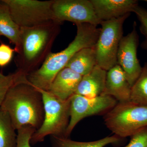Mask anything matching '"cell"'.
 <instances>
[{"instance_id":"6da1fadb","label":"cell","mask_w":147,"mask_h":147,"mask_svg":"<svg viewBox=\"0 0 147 147\" xmlns=\"http://www.w3.org/2000/svg\"><path fill=\"white\" fill-rule=\"evenodd\" d=\"M62 23L55 20L29 28H20V44L15 63L17 71L26 76L41 67L52 53Z\"/></svg>"},{"instance_id":"7a4b0ae2","label":"cell","mask_w":147,"mask_h":147,"mask_svg":"<svg viewBox=\"0 0 147 147\" xmlns=\"http://www.w3.org/2000/svg\"><path fill=\"white\" fill-rule=\"evenodd\" d=\"M76 25V36L68 46L60 52L51 53L39 69L27 76V80L35 88L48 91L57 74L74 55L83 48L95 45L100 28L89 24Z\"/></svg>"},{"instance_id":"3957f363","label":"cell","mask_w":147,"mask_h":147,"mask_svg":"<svg viewBox=\"0 0 147 147\" xmlns=\"http://www.w3.org/2000/svg\"><path fill=\"white\" fill-rule=\"evenodd\" d=\"M0 108L8 114L16 130L26 125L37 130L44 120L42 95L28 81L11 87Z\"/></svg>"},{"instance_id":"277c9868","label":"cell","mask_w":147,"mask_h":147,"mask_svg":"<svg viewBox=\"0 0 147 147\" xmlns=\"http://www.w3.org/2000/svg\"><path fill=\"white\" fill-rule=\"evenodd\" d=\"M36 88L42 95L44 117L41 126L32 135L30 143L42 142L48 135L65 137L70 119V98L61 100L49 92Z\"/></svg>"},{"instance_id":"5b68a950","label":"cell","mask_w":147,"mask_h":147,"mask_svg":"<svg viewBox=\"0 0 147 147\" xmlns=\"http://www.w3.org/2000/svg\"><path fill=\"white\" fill-rule=\"evenodd\" d=\"M105 125L120 138L131 137L147 127V106L131 102H118L104 116Z\"/></svg>"},{"instance_id":"8992f818","label":"cell","mask_w":147,"mask_h":147,"mask_svg":"<svg viewBox=\"0 0 147 147\" xmlns=\"http://www.w3.org/2000/svg\"><path fill=\"white\" fill-rule=\"evenodd\" d=\"M130 13L100 23L101 28L94 47L97 65L108 71L117 64V54L123 36V26Z\"/></svg>"},{"instance_id":"52a82bcc","label":"cell","mask_w":147,"mask_h":147,"mask_svg":"<svg viewBox=\"0 0 147 147\" xmlns=\"http://www.w3.org/2000/svg\"><path fill=\"white\" fill-rule=\"evenodd\" d=\"M8 7L11 15L20 28L36 26L55 20L53 0H2Z\"/></svg>"},{"instance_id":"ba28073f","label":"cell","mask_w":147,"mask_h":147,"mask_svg":"<svg viewBox=\"0 0 147 147\" xmlns=\"http://www.w3.org/2000/svg\"><path fill=\"white\" fill-rule=\"evenodd\" d=\"M115 98L105 95L90 98L74 94L70 98V119L65 134L68 138L79 122L85 118L105 115L117 103Z\"/></svg>"},{"instance_id":"9c48e42d","label":"cell","mask_w":147,"mask_h":147,"mask_svg":"<svg viewBox=\"0 0 147 147\" xmlns=\"http://www.w3.org/2000/svg\"><path fill=\"white\" fill-rule=\"evenodd\" d=\"M52 9L55 21L62 24L67 21L96 26L100 24L90 0H53Z\"/></svg>"},{"instance_id":"30bf717a","label":"cell","mask_w":147,"mask_h":147,"mask_svg":"<svg viewBox=\"0 0 147 147\" xmlns=\"http://www.w3.org/2000/svg\"><path fill=\"white\" fill-rule=\"evenodd\" d=\"M136 25L134 22L131 32L123 37L117 54V64L122 69L131 87L139 78L142 69L137 56L139 40Z\"/></svg>"},{"instance_id":"8fae6325","label":"cell","mask_w":147,"mask_h":147,"mask_svg":"<svg viewBox=\"0 0 147 147\" xmlns=\"http://www.w3.org/2000/svg\"><path fill=\"white\" fill-rule=\"evenodd\" d=\"M131 88L123 70L117 64L107 71L102 95L113 97L118 102H129L130 101Z\"/></svg>"},{"instance_id":"7c38bea8","label":"cell","mask_w":147,"mask_h":147,"mask_svg":"<svg viewBox=\"0 0 147 147\" xmlns=\"http://www.w3.org/2000/svg\"><path fill=\"white\" fill-rule=\"evenodd\" d=\"M100 23L133 12L138 5L137 0H90Z\"/></svg>"},{"instance_id":"4fadbf2b","label":"cell","mask_w":147,"mask_h":147,"mask_svg":"<svg viewBox=\"0 0 147 147\" xmlns=\"http://www.w3.org/2000/svg\"><path fill=\"white\" fill-rule=\"evenodd\" d=\"M82 76L65 67L57 74L48 92L61 100H67L76 94Z\"/></svg>"},{"instance_id":"5bb4252c","label":"cell","mask_w":147,"mask_h":147,"mask_svg":"<svg viewBox=\"0 0 147 147\" xmlns=\"http://www.w3.org/2000/svg\"><path fill=\"white\" fill-rule=\"evenodd\" d=\"M107 71L96 65L88 74L82 76L76 94L92 98L102 94L105 88Z\"/></svg>"},{"instance_id":"9a60e30c","label":"cell","mask_w":147,"mask_h":147,"mask_svg":"<svg viewBox=\"0 0 147 147\" xmlns=\"http://www.w3.org/2000/svg\"><path fill=\"white\" fill-rule=\"evenodd\" d=\"M97 65L94 47L83 48L77 52L69 61L65 67L84 76Z\"/></svg>"},{"instance_id":"2e32d148","label":"cell","mask_w":147,"mask_h":147,"mask_svg":"<svg viewBox=\"0 0 147 147\" xmlns=\"http://www.w3.org/2000/svg\"><path fill=\"white\" fill-rule=\"evenodd\" d=\"M0 34L15 46L16 53L20 44V28L13 21L7 6L0 1Z\"/></svg>"},{"instance_id":"e0dca14e","label":"cell","mask_w":147,"mask_h":147,"mask_svg":"<svg viewBox=\"0 0 147 147\" xmlns=\"http://www.w3.org/2000/svg\"><path fill=\"white\" fill-rule=\"evenodd\" d=\"M16 130L8 114L0 109V147H16Z\"/></svg>"},{"instance_id":"ac0fdd59","label":"cell","mask_w":147,"mask_h":147,"mask_svg":"<svg viewBox=\"0 0 147 147\" xmlns=\"http://www.w3.org/2000/svg\"><path fill=\"white\" fill-rule=\"evenodd\" d=\"M53 137L55 147H104L110 144L117 143L121 139L115 135L93 142H80L65 137Z\"/></svg>"},{"instance_id":"d6986e66","label":"cell","mask_w":147,"mask_h":147,"mask_svg":"<svg viewBox=\"0 0 147 147\" xmlns=\"http://www.w3.org/2000/svg\"><path fill=\"white\" fill-rule=\"evenodd\" d=\"M130 101L147 106V63L142 67L140 76L131 87Z\"/></svg>"},{"instance_id":"ffe728a7","label":"cell","mask_w":147,"mask_h":147,"mask_svg":"<svg viewBox=\"0 0 147 147\" xmlns=\"http://www.w3.org/2000/svg\"><path fill=\"white\" fill-rule=\"evenodd\" d=\"M27 81V76L17 70L7 75L0 72V106L11 87L15 84Z\"/></svg>"},{"instance_id":"44dd1931","label":"cell","mask_w":147,"mask_h":147,"mask_svg":"<svg viewBox=\"0 0 147 147\" xmlns=\"http://www.w3.org/2000/svg\"><path fill=\"white\" fill-rule=\"evenodd\" d=\"M36 129L32 127L26 125L17 130L16 147H31L30 140L32 135Z\"/></svg>"},{"instance_id":"7402d4cb","label":"cell","mask_w":147,"mask_h":147,"mask_svg":"<svg viewBox=\"0 0 147 147\" xmlns=\"http://www.w3.org/2000/svg\"><path fill=\"white\" fill-rule=\"evenodd\" d=\"M130 137V142L125 147H147V127L138 130Z\"/></svg>"},{"instance_id":"603a6c76","label":"cell","mask_w":147,"mask_h":147,"mask_svg":"<svg viewBox=\"0 0 147 147\" xmlns=\"http://www.w3.org/2000/svg\"><path fill=\"white\" fill-rule=\"evenodd\" d=\"M14 52V49L9 45L3 43L0 45V67L5 66L10 63Z\"/></svg>"},{"instance_id":"cb8c5ba5","label":"cell","mask_w":147,"mask_h":147,"mask_svg":"<svg viewBox=\"0 0 147 147\" xmlns=\"http://www.w3.org/2000/svg\"><path fill=\"white\" fill-rule=\"evenodd\" d=\"M133 12L136 14L140 23V30L147 40V10L139 5L134 8Z\"/></svg>"},{"instance_id":"d4e9b609","label":"cell","mask_w":147,"mask_h":147,"mask_svg":"<svg viewBox=\"0 0 147 147\" xmlns=\"http://www.w3.org/2000/svg\"><path fill=\"white\" fill-rule=\"evenodd\" d=\"M142 46V48L147 50V40H145V41L143 42Z\"/></svg>"},{"instance_id":"484cf974","label":"cell","mask_w":147,"mask_h":147,"mask_svg":"<svg viewBox=\"0 0 147 147\" xmlns=\"http://www.w3.org/2000/svg\"><path fill=\"white\" fill-rule=\"evenodd\" d=\"M145 1L146 2H147V0H145Z\"/></svg>"},{"instance_id":"4316f807","label":"cell","mask_w":147,"mask_h":147,"mask_svg":"<svg viewBox=\"0 0 147 147\" xmlns=\"http://www.w3.org/2000/svg\"><path fill=\"white\" fill-rule=\"evenodd\" d=\"M1 34H0V37H1Z\"/></svg>"},{"instance_id":"83f0119b","label":"cell","mask_w":147,"mask_h":147,"mask_svg":"<svg viewBox=\"0 0 147 147\" xmlns=\"http://www.w3.org/2000/svg\"><path fill=\"white\" fill-rule=\"evenodd\" d=\"M0 109H1V108H0Z\"/></svg>"}]
</instances>
